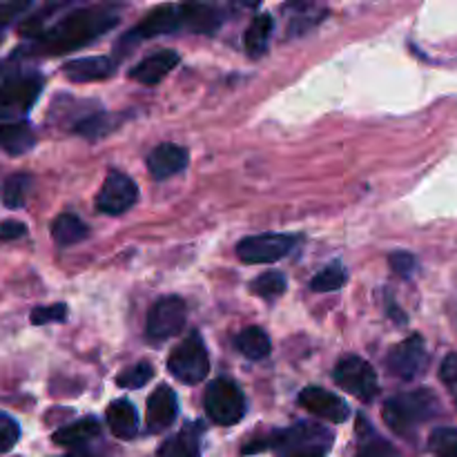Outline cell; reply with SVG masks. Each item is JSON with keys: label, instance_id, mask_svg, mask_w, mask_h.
I'll use <instances>...</instances> for the list:
<instances>
[{"label": "cell", "instance_id": "cell-24", "mask_svg": "<svg viewBox=\"0 0 457 457\" xmlns=\"http://www.w3.org/2000/svg\"><path fill=\"white\" fill-rule=\"evenodd\" d=\"M199 427H186L181 433L163 442L159 449V457H199Z\"/></svg>", "mask_w": 457, "mask_h": 457}, {"label": "cell", "instance_id": "cell-20", "mask_svg": "<svg viewBox=\"0 0 457 457\" xmlns=\"http://www.w3.org/2000/svg\"><path fill=\"white\" fill-rule=\"evenodd\" d=\"M101 433V424L94 418H83L74 424H67V427L58 428L54 433V445L58 446H83L87 442H92L94 437H98Z\"/></svg>", "mask_w": 457, "mask_h": 457}, {"label": "cell", "instance_id": "cell-39", "mask_svg": "<svg viewBox=\"0 0 457 457\" xmlns=\"http://www.w3.org/2000/svg\"><path fill=\"white\" fill-rule=\"evenodd\" d=\"M67 457H103V455H96V453H76V455H67Z\"/></svg>", "mask_w": 457, "mask_h": 457}, {"label": "cell", "instance_id": "cell-8", "mask_svg": "<svg viewBox=\"0 0 457 457\" xmlns=\"http://www.w3.org/2000/svg\"><path fill=\"white\" fill-rule=\"evenodd\" d=\"M386 369L400 379L420 378L428 369V351L424 339L420 335H413V337L404 339L395 348H391L386 357Z\"/></svg>", "mask_w": 457, "mask_h": 457}, {"label": "cell", "instance_id": "cell-35", "mask_svg": "<svg viewBox=\"0 0 457 457\" xmlns=\"http://www.w3.org/2000/svg\"><path fill=\"white\" fill-rule=\"evenodd\" d=\"M440 378L442 382L446 384V388L451 391V395H453V402L457 406V353L446 357L445 364H442L440 369Z\"/></svg>", "mask_w": 457, "mask_h": 457}, {"label": "cell", "instance_id": "cell-29", "mask_svg": "<svg viewBox=\"0 0 457 457\" xmlns=\"http://www.w3.org/2000/svg\"><path fill=\"white\" fill-rule=\"evenodd\" d=\"M286 290V277L281 272H266V275L257 277L253 281V293L263 299H277L284 295Z\"/></svg>", "mask_w": 457, "mask_h": 457}, {"label": "cell", "instance_id": "cell-31", "mask_svg": "<svg viewBox=\"0 0 457 457\" xmlns=\"http://www.w3.org/2000/svg\"><path fill=\"white\" fill-rule=\"evenodd\" d=\"M67 317V306L65 303H54V306H38L31 311L29 320L34 326H45V324H61Z\"/></svg>", "mask_w": 457, "mask_h": 457}, {"label": "cell", "instance_id": "cell-28", "mask_svg": "<svg viewBox=\"0 0 457 457\" xmlns=\"http://www.w3.org/2000/svg\"><path fill=\"white\" fill-rule=\"evenodd\" d=\"M428 446L436 457H457V428H436L428 437Z\"/></svg>", "mask_w": 457, "mask_h": 457}, {"label": "cell", "instance_id": "cell-5", "mask_svg": "<svg viewBox=\"0 0 457 457\" xmlns=\"http://www.w3.org/2000/svg\"><path fill=\"white\" fill-rule=\"evenodd\" d=\"M168 370L183 384H199L210 373V355L199 333H192L172 351Z\"/></svg>", "mask_w": 457, "mask_h": 457}, {"label": "cell", "instance_id": "cell-32", "mask_svg": "<svg viewBox=\"0 0 457 457\" xmlns=\"http://www.w3.org/2000/svg\"><path fill=\"white\" fill-rule=\"evenodd\" d=\"M21 440V427L13 418L0 413V455L9 453Z\"/></svg>", "mask_w": 457, "mask_h": 457}, {"label": "cell", "instance_id": "cell-21", "mask_svg": "<svg viewBox=\"0 0 457 457\" xmlns=\"http://www.w3.org/2000/svg\"><path fill=\"white\" fill-rule=\"evenodd\" d=\"M34 129L29 123H7L0 125V147L7 154H25L34 147Z\"/></svg>", "mask_w": 457, "mask_h": 457}, {"label": "cell", "instance_id": "cell-10", "mask_svg": "<svg viewBox=\"0 0 457 457\" xmlns=\"http://www.w3.org/2000/svg\"><path fill=\"white\" fill-rule=\"evenodd\" d=\"M137 199L138 187L134 186L132 179L119 172H110V177L105 179L96 196V210L103 214H110V217H116V214L128 212L137 204Z\"/></svg>", "mask_w": 457, "mask_h": 457}, {"label": "cell", "instance_id": "cell-33", "mask_svg": "<svg viewBox=\"0 0 457 457\" xmlns=\"http://www.w3.org/2000/svg\"><path fill=\"white\" fill-rule=\"evenodd\" d=\"M105 125H110V119H107L105 114H96V116H89V119L80 120V123L76 125V132L83 134V137H87V138H98V137H103V134H107Z\"/></svg>", "mask_w": 457, "mask_h": 457}, {"label": "cell", "instance_id": "cell-26", "mask_svg": "<svg viewBox=\"0 0 457 457\" xmlns=\"http://www.w3.org/2000/svg\"><path fill=\"white\" fill-rule=\"evenodd\" d=\"M346 268H344L342 263H330V266H326L320 275L312 277L311 288L315 290V293H333V290L342 288V286L346 284Z\"/></svg>", "mask_w": 457, "mask_h": 457}, {"label": "cell", "instance_id": "cell-18", "mask_svg": "<svg viewBox=\"0 0 457 457\" xmlns=\"http://www.w3.org/2000/svg\"><path fill=\"white\" fill-rule=\"evenodd\" d=\"M107 424H110L112 433L120 440H132L138 433V415L134 404L128 400H116L107 406Z\"/></svg>", "mask_w": 457, "mask_h": 457}, {"label": "cell", "instance_id": "cell-3", "mask_svg": "<svg viewBox=\"0 0 457 457\" xmlns=\"http://www.w3.org/2000/svg\"><path fill=\"white\" fill-rule=\"evenodd\" d=\"M330 445H333V433L311 422L295 424L288 431L270 437V446H277L284 457H321L330 449Z\"/></svg>", "mask_w": 457, "mask_h": 457}, {"label": "cell", "instance_id": "cell-2", "mask_svg": "<svg viewBox=\"0 0 457 457\" xmlns=\"http://www.w3.org/2000/svg\"><path fill=\"white\" fill-rule=\"evenodd\" d=\"M440 400L428 388L400 393L384 404V420L400 436L415 431L420 424L440 415Z\"/></svg>", "mask_w": 457, "mask_h": 457}, {"label": "cell", "instance_id": "cell-23", "mask_svg": "<svg viewBox=\"0 0 457 457\" xmlns=\"http://www.w3.org/2000/svg\"><path fill=\"white\" fill-rule=\"evenodd\" d=\"M272 16L270 13H259V16L253 18V22H250V27L245 29L244 34V45H245V52L250 54V56H262V54H266L268 49V40H270V34H272Z\"/></svg>", "mask_w": 457, "mask_h": 457}, {"label": "cell", "instance_id": "cell-13", "mask_svg": "<svg viewBox=\"0 0 457 457\" xmlns=\"http://www.w3.org/2000/svg\"><path fill=\"white\" fill-rule=\"evenodd\" d=\"M187 165V150L174 143H161L159 147L150 152L147 156V170H150L152 179L156 181H165V179L174 177Z\"/></svg>", "mask_w": 457, "mask_h": 457}, {"label": "cell", "instance_id": "cell-36", "mask_svg": "<svg viewBox=\"0 0 457 457\" xmlns=\"http://www.w3.org/2000/svg\"><path fill=\"white\" fill-rule=\"evenodd\" d=\"M357 457H400L395 453V449H391V446L386 445V442L382 440H375L373 445H366L364 449L357 453Z\"/></svg>", "mask_w": 457, "mask_h": 457}, {"label": "cell", "instance_id": "cell-30", "mask_svg": "<svg viewBox=\"0 0 457 457\" xmlns=\"http://www.w3.org/2000/svg\"><path fill=\"white\" fill-rule=\"evenodd\" d=\"M152 375H154L152 366L147 364V361H138V364L129 366L128 370H123V373L116 378V384H119L120 388H143L147 382H150Z\"/></svg>", "mask_w": 457, "mask_h": 457}, {"label": "cell", "instance_id": "cell-37", "mask_svg": "<svg viewBox=\"0 0 457 457\" xmlns=\"http://www.w3.org/2000/svg\"><path fill=\"white\" fill-rule=\"evenodd\" d=\"M27 232V226L21 221H4L0 223V241H13L21 239Z\"/></svg>", "mask_w": 457, "mask_h": 457}, {"label": "cell", "instance_id": "cell-9", "mask_svg": "<svg viewBox=\"0 0 457 457\" xmlns=\"http://www.w3.org/2000/svg\"><path fill=\"white\" fill-rule=\"evenodd\" d=\"M295 237L290 235H257L239 241L237 254L245 263H275L293 250Z\"/></svg>", "mask_w": 457, "mask_h": 457}, {"label": "cell", "instance_id": "cell-6", "mask_svg": "<svg viewBox=\"0 0 457 457\" xmlns=\"http://www.w3.org/2000/svg\"><path fill=\"white\" fill-rule=\"evenodd\" d=\"M333 379L339 388H344L346 393H353L360 402L369 404L378 397L379 393V382L378 373L373 370V366L369 361H364L357 355H348L335 366Z\"/></svg>", "mask_w": 457, "mask_h": 457}, {"label": "cell", "instance_id": "cell-25", "mask_svg": "<svg viewBox=\"0 0 457 457\" xmlns=\"http://www.w3.org/2000/svg\"><path fill=\"white\" fill-rule=\"evenodd\" d=\"M52 237L58 245H74L87 237V226L76 214H58L52 223Z\"/></svg>", "mask_w": 457, "mask_h": 457}, {"label": "cell", "instance_id": "cell-16", "mask_svg": "<svg viewBox=\"0 0 457 457\" xmlns=\"http://www.w3.org/2000/svg\"><path fill=\"white\" fill-rule=\"evenodd\" d=\"M179 65V54L172 49H163V52H156L152 56L143 58L137 67H132L129 71V79L138 80L143 85H156Z\"/></svg>", "mask_w": 457, "mask_h": 457}, {"label": "cell", "instance_id": "cell-4", "mask_svg": "<svg viewBox=\"0 0 457 457\" xmlns=\"http://www.w3.org/2000/svg\"><path fill=\"white\" fill-rule=\"evenodd\" d=\"M205 413L219 427H235L244 420L245 415V400L244 393L239 391L235 382L226 378H219L210 382L205 391Z\"/></svg>", "mask_w": 457, "mask_h": 457}, {"label": "cell", "instance_id": "cell-15", "mask_svg": "<svg viewBox=\"0 0 457 457\" xmlns=\"http://www.w3.org/2000/svg\"><path fill=\"white\" fill-rule=\"evenodd\" d=\"M181 9L172 7V4H163V7H156L143 18L141 25L134 27L128 36H134V38H154V36L172 34L181 27Z\"/></svg>", "mask_w": 457, "mask_h": 457}, {"label": "cell", "instance_id": "cell-11", "mask_svg": "<svg viewBox=\"0 0 457 457\" xmlns=\"http://www.w3.org/2000/svg\"><path fill=\"white\" fill-rule=\"evenodd\" d=\"M40 94V79L22 76L0 85V119H12L16 114H25L36 103Z\"/></svg>", "mask_w": 457, "mask_h": 457}, {"label": "cell", "instance_id": "cell-12", "mask_svg": "<svg viewBox=\"0 0 457 457\" xmlns=\"http://www.w3.org/2000/svg\"><path fill=\"white\" fill-rule=\"evenodd\" d=\"M299 404L306 411H311L317 418L326 420V422L342 424L351 418V411H348V404L335 393L326 391V388L320 386H308L299 393Z\"/></svg>", "mask_w": 457, "mask_h": 457}, {"label": "cell", "instance_id": "cell-19", "mask_svg": "<svg viewBox=\"0 0 457 457\" xmlns=\"http://www.w3.org/2000/svg\"><path fill=\"white\" fill-rule=\"evenodd\" d=\"M181 9V22L190 29L201 31V34H212V31L219 29L221 25L223 16L217 7H210V4H201V3H192V4H183Z\"/></svg>", "mask_w": 457, "mask_h": 457}, {"label": "cell", "instance_id": "cell-38", "mask_svg": "<svg viewBox=\"0 0 457 457\" xmlns=\"http://www.w3.org/2000/svg\"><path fill=\"white\" fill-rule=\"evenodd\" d=\"M27 7H29V3H4V4H0V25H7L12 18H16L21 12H25Z\"/></svg>", "mask_w": 457, "mask_h": 457}, {"label": "cell", "instance_id": "cell-22", "mask_svg": "<svg viewBox=\"0 0 457 457\" xmlns=\"http://www.w3.org/2000/svg\"><path fill=\"white\" fill-rule=\"evenodd\" d=\"M235 344H237V351L253 361L266 360L272 351V344H270V337H268V333L266 330L257 328V326H250V328L241 330Z\"/></svg>", "mask_w": 457, "mask_h": 457}, {"label": "cell", "instance_id": "cell-1", "mask_svg": "<svg viewBox=\"0 0 457 457\" xmlns=\"http://www.w3.org/2000/svg\"><path fill=\"white\" fill-rule=\"evenodd\" d=\"M116 21L119 18L114 13H107L105 9H80V12L62 18L47 34L40 36L38 49L43 54H52V56L71 52V49L92 43L96 36L105 34L116 25Z\"/></svg>", "mask_w": 457, "mask_h": 457}, {"label": "cell", "instance_id": "cell-27", "mask_svg": "<svg viewBox=\"0 0 457 457\" xmlns=\"http://www.w3.org/2000/svg\"><path fill=\"white\" fill-rule=\"evenodd\" d=\"M29 186H31V179L27 177V174H13V177H9L3 187V204L12 210L21 208V205L25 204V196H27V190H29Z\"/></svg>", "mask_w": 457, "mask_h": 457}, {"label": "cell", "instance_id": "cell-17", "mask_svg": "<svg viewBox=\"0 0 457 457\" xmlns=\"http://www.w3.org/2000/svg\"><path fill=\"white\" fill-rule=\"evenodd\" d=\"M65 76L74 83H92V80L107 79L114 71V62L105 56H87L76 58L62 67Z\"/></svg>", "mask_w": 457, "mask_h": 457}, {"label": "cell", "instance_id": "cell-7", "mask_svg": "<svg viewBox=\"0 0 457 457\" xmlns=\"http://www.w3.org/2000/svg\"><path fill=\"white\" fill-rule=\"evenodd\" d=\"M186 302L181 297H161L147 315V337L159 342L174 337L186 326Z\"/></svg>", "mask_w": 457, "mask_h": 457}, {"label": "cell", "instance_id": "cell-34", "mask_svg": "<svg viewBox=\"0 0 457 457\" xmlns=\"http://www.w3.org/2000/svg\"><path fill=\"white\" fill-rule=\"evenodd\" d=\"M388 263H391V268L400 277H413V272L418 270V262H415L413 254L409 253H393L391 257H388Z\"/></svg>", "mask_w": 457, "mask_h": 457}, {"label": "cell", "instance_id": "cell-14", "mask_svg": "<svg viewBox=\"0 0 457 457\" xmlns=\"http://www.w3.org/2000/svg\"><path fill=\"white\" fill-rule=\"evenodd\" d=\"M177 413H179V402H177V395H174V391L170 386H159L154 393L150 395V400H147V427H150V431L159 433V431H165V428H170L174 424V420H177Z\"/></svg>", "mask_w": 457, "mask_h": 457}]
</instances>
